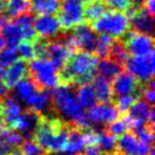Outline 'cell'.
<instances>
[{
	"label": "cell",
	"instance_id": "cell-1",
	"mask_svg": "<svg viewBox=\"0 0 155 155\" xmlns=\"http://www.w3.org/2000/svg\"><path fill=\"white\" fill-rule=\"evenodd\" d=\"M76 85L60 84L51 92L52 108L60 120L79 129L92 128L87 113L76 95Z\"/></svg>",
	"mask_w": 155,
	"mask_h": 155
},
{
	"label": "cell",
	"instance_id": "cell-2",
	"mask_svg": "<svg viewBox=\"0 0 155 155\" xmlns=\"http://www.w3.org/2000/svg\"><path fill=\"white\" fill-rule=\"evenodd\" d=\"M70 125L60 120L56 114L42 116V120L33 136L47 152H62L68 143Z\"/></svg>",
	"mask_w": 155,
	"mask_h": 155
},
{
	"label": "cell",
	"instance_id": "cell-3",
	"mask_svg": "<svg viewBox=\"0 0 155 155\" xmlns=\"http://www.w3.org/2000/svg\"><path fill=\"white\" fill-rule=\"evenodd\" d=\"M97 61L99 58L92 52H74L65 67L60 69L61 84H74L77 86L92 82L95 76Z\"/></svg>",
	"mask_w": 155,
	"mask_h": 155
},
{
	"label": "cell",
	"instance_id": "cell-4",
	"mask_svg": "<svg viewBox=\"0 0 155 155\" xmlns=\"http://www.w3.org/2000/svg\"><path fill=\"white\" fill-rule=\"evenodd\" d=\"M91 27L96 33L109 35L114 40H121L129 32V18L125 13L110 10L92 23Z\"/></svg>",
	"mask_w": 155,
	"mask_h": 155
},
{
	"label": "cell",
	"instance_id": "cell-5",
	"mask_svg": "<svg viewBox=\"0 0 155 155\" xmlns=\"http://www.w3.org/2000/svg\"><path fill=\"white\" fill-rule=\"evenodd\" d=\"M30 78L41 90H53L61 84L58 68L49 59H32L28 64Z\"/></svg>",
	"mask_w": 155,
	"mask_h": 155
},
{
	"label": "cell",
	"instance_id": "cell-6",
	"mask_svg": "<svg viewBox=\"0 0 155 155\" xmlns=\"http://www.w3.org/2000/svg\"><path fill=\"white\" fill-rule=\"evenodd\" d=\"M124 65L140 84H147L154 76V51L146 56H129Z\"/></svg>",
	"mask_w": 155,
	"mask_h": 155
},
{
	"label": "cell",
	"instance_id": "cell-7",
	"mask_svg": "<svg viewBox=\"0 0 155 155\" xmlns=\"http://www.w3.org/2000/svg\"><path fill=\"white\" fill-rule=\"evenodd\" d=\"M59 22L62 32H67L84 22V5L81 0H64L60 5Z\"/></svg>",
	"mask_w": 155,
	"mask_h": 155
},
{
	"label": "cell",
	"instance_id": "cell-8",
	"mask_svg": "<svg viewBox=\"0 0 155 155\" xmlns=\"http://www.w3.org/2000/svg\"><path fill=\"white\" fill-rule=\"evenodd\" d=\"M128 119L130 129H137L145 125L154 127V109L153 105L147 103L145 100H136L128 110Z\"/></svg>",
	"mask_w": 155,
	"mask_h": 155
},
{
	"label": "cell",
	"instance_id": "cell-9",
	"mask_svg": "<svg viewBox=\"0 0 155 155\" xmlns=\"http://www.w3.org/2000/svg\"><path fill=\"white\" fill-rule=\"evenodd\" d=\"M152 144L142 142L134 133H126L117 139V155H147Z\"/></svg>",
	"mask_w": 155,
	"mask_h": 155
},
{
	"label": "cell",
	"instance_id": "cell-10",
	"mask_svg": "<svg viewBox=\"0 0 155 155\" xmlns=\"http://www.w3.org/2000/svg\"><path fill=\"white\" fill-rule=\"evenodd\" d=\"M121 40L124 41L128 53L131 56H146L154 51L152 35L138 32H128Z\"/></svg>",
	"mask_w": 155,
	"mask_h": 155
},
{
	"label": "cell",
	"instance_id": "cell-11",
	"mask_svg": "<svg viewBox=\"0 0 155 155\" xmlns=\"http://www.w3.org/2000/svg\"><path fill=\"white\" fill-rule=\"evenodd\" d=\"M120 112L116 107V104L112 102L95 104L93 108L90 109L87 113V118L90 120L91 125L103 126L109 125L112 121L119 118Z\"/></svg>",
	"mask_w": 155,
	"mask_h": 155
},
{
	"label": "cell",
	"instance_id": "cell-12",
	"mask_svg": "<svg viewBox=\"0 0 155 155\" xmlns=\"http://www.w3.org/2000/svg\"><path fill=\"white\" fill-rule=\"evenodd\" d=\"M143 85H145V84H140L128 71H121L118 76L113 78L112 91H113V94L117 96H122V95L139 96Z\"/></svg>",
	"mask_w": 155,
	"mask_h": 155
},
{
	"label": "cell",
	"instance_id": "cell-13",
	"mask_svg": "<svg viewBox=\"0 0 155 155\" xmlns=\"http://www.w3.org/2000/svg\"><path fill=\"white\" fill-rule=\"evenodd\" d=\"M34 30L36 35L44 39H56L62 33L59 18L56 15H39L34 18Z\"/></svg>",
	"mask_w": 155,
	"mask_h": 155
},
{
	"label": "cell",
	"instance_id": "cell-14",
	"mask_svg": "<svg viewBox=\"0 0 155 155\" xmlns=\"http://www.w3.org/2000/svg\"><path fill=\"white\" fill-rule=\"evenodd\" d=\"M74 50L67 47L58 36L49 41L47 51V59L51 61L58 69H62L74 54Z\"/></svg>",
	"mask_w": 155,
	"mask_h": 155
},
{
	"label": "cell",
	"instance_id": "cell-15",
	"mask_svg": "<svg viewBox=\"0 0 155 155\" xmlns=\"http://www.w3.org/2000/svg\"><path fill=\"white\" fill-rule=\"evenodd\" d=\"M41 120H42V116L40 113L27 109L23 111V113L14 124L12 129L21 133L24 136V138L28 137L30 139H32Z\"/></svg>",
	"mask_w": 155,
	"mask_h": 155
},
{
	"label": "cell",
	"instance_id": "cell-16",
	"mask_svg": "<svg viewBox=\"0 0 155 155\" xmlns=\"http://www.w3.org/2000/svg\"><path fill=\"white\" fill-rule=\"evenodd\" d=\"M24 108L23 104L18 101L14 94H7L2 97V113L1 117L5 121L6 127L9 129L13 128L14 124L16 122L19 116L23 113Z\"/></svg>",
	"mask_w": 155,
	"mask_h": 155
},
{
	"label": "cell",
	"instance_id": "cell-17",
	"mask_svg": "<svg viewBox=\"0 0 155 155\" xmlns=\"http://www.w3.org/2000/svg\"><path fill=\"white\" fill-rule=\"evenodd\" d=\"M28 76V64L23 59L16 60L7 68H5L2 81L7 88H12L17 84L21 79Z\"/></svg>",
	"mask_w": 155,
	"mask_h": 155
},
{
	"label": "cell",
	"instance_id": "cell-18",
	"mask_svg": "<svg viewBox=\"0 0 155 155\" xmlns=\"http://www.w3.org/2000/svg\"><path fill=\"white\" fill-rule=\"evenodd\" d=\"M87 147L86 137L84 129H79L77 127L70 126L68 134V143L65 151L68 154L82 155Z\"/></svg>",
	"mask_w": 155,
	"mask_h": 155
},
{
	"label": "cell",
	"instance_id": "cell-19",
	"mask_svg": "<svg viewBox=\"0 0 155 155\" xmlns=\"http://www.w3.org/2000/svg\"><path fill=\"white\" fill-rule=\"evenodd\" d=\"M92 87L95 92L96 99L101 103L111 102L114 99V94L112 91V84L109 79L101 77L100 75H95L92 79Z\"/></svg>",
	"mask_w": 155,
	"mask_h": 155
},
{
	"label": "cell",
	"instance_id": "cell-20",
	"mask_svg": "<svg viewBox=\"0 0 155 155\" xmlns=\"http://www.w3.org/2000/svg\"><path fill=\"white\" fill-rule=\"evenodd\" d=\"M122 69L124 65L110 57L101 58V60H99L96 64V71L99 73V75L109 81L118 76L122 71Z\"/></svg>",
	"mask_w": 155,
	"mask_h": 155
},
{
	"label": "cell",
	"instance_id": "cell-21",
	"mask_svg": "<svg viewBox=\"0 0 155 155\" xmlns=\"http://www.w3.org/2000/svg\"><path fill=\"white\" fill-rule=\"evenodd\" d=\"M14 21L22 32L23 40L33 42L38 38L36 32L34 30V15L32 13L27 12V13L22 14V15L14 18Z\"/></svg>",
	"mask_w": 155,
	"mask_h": 155
},
{
	"label": "cell",
	"instance_id": "cell-22",
	"mask_svg": "<svg viewBox=\"0 0 155 155\" xmlns=\"http://www.w3.org/2000/svg\"><path fill=\"white\" fill-rule=\"evenodd\" d=\"M14 87H15L14 95L22 104H26V102L31 99V96L39 90L36 84L31 78H28V76L21 79Z\"/></svg>",
	"mask_w": 155,
	"mask_h": 155
},
{
	"label": "cell",
	"instance_id": "cell-23",
	"mask_svg": "<svg viewBox=\"0 0 155 155\" xmlns=\"http://www.w3.org/2000/svg\"><path fill=\"white\" fill-rule=\"evenodd\" d=\"M0 33L9 48L15 49L18 45V43L23 41L22 32L17 24L15 23V21H8L0 30Z\"/></svg>",
	"mask_w": 155,
	"mask_h": 155
},
{
	"label": "cell",
	"instance_id": "cell-24",
	"mask_svg": "<svg viewBox=\"0 0 155 155\" xmlns=\"http://www.w3.org/2000/svg\"><path fill=\"white\" fill-rule=\"evenodd\" d=\"M31 9L39 15H54L59 13L60 0H30Z\"/></svg>",
	"mask_w": 155,
	"mask_h": 155
},
{
	"label": "cell",
	"instance_id": "cell-25",
	"mask_svg": "<svg viewBox=\"0 0 155 155\" xmlns=\"http://www.w3.org/2000/svg\"><path fill=\"white\" fill-rule=\"evenodd\" d=\"M77 91H76V95L79 101V103L84 109H91L93 108L95 104L97 103V99L93 87L90 83H85V84H81L77 85Z\"/></svg>",
	"mask_w": 155,
	"mask_h": 155
},
{
	"label": "cell",
	"instance_id": "cell-26",
	"mask_svg": "<svg viewBox=\"0 0 155 155\" xmlns=\"http://www.w3.org/2000/svg\"><path fill=\"white\" fill-rule=\"evenodd\" d=\"M107 12V6L103 0H92L88 2L86 8H84V19H86L88 24H92L97 18H100Z\"/></svg>",
	"mask_w": 155,
	"mask_h": 155
},
{
	"label": "cell",
	"instance_id": "cell-27",
	"mask_svg": "<svg viewBox=\"0 0 155 155\" xmlns=\"http://www.w3.org/2000/svg\"><path fill=\"white\" fill-rule=\"evenodd\" d=\"M117 139L118 137L111 135L107 130H101L97 138V146L104 155H112L117 152Z\"/></svg>",
	"mask_w": 155,
	"mask_h": 155
},
{
	"label": "cell",
	"instance_id": "cell-28",
	"mask_svg": "<svg viewBox=\"0 0 155 155\" xmlns=\"http://www.w3.org/2000/svg\"><path fill=\"white\" fill-rule=\"evenodd\" d=\"M31 10L30 0H7L6 15L8 17L15 18Z\"/></svg>",
	"mask_w": 155,
	"mask_h": 155
},
{
	"label": "cell",
	"instance_id": "cell-29",
	"mask_svg": "<svg viewBox=\"0 0 155 155\" xmlns=\"http://www.w3.org/2000/svg\"><path fill=\"white\" fill-rule=\"evenodd\" d=\"M19 155H47L48 152L43 147L36 143L34 139L23 140V143L18 146Z\"/></svg>",
	"mask_w": 155,
	"mask_h": 155
},
{
	"label": "cell",
	"instance_id": "cell-30",
	"mask_svg": "<svg viewBox=\"0 0 155 155\" xmlns=\"http://www.w3.org/2000/svg\"><path fill=\"white\" fill-rule=\"evenodd\" d=\"M113 41H114V39H112L111 36H109V35L101 34L100 36H97L96 45H95V49H94L95 56L101 57V58L109 57Z\"/></svg>",
	"mask_w": 155,
	"mask_h": 155
},
{
	"label": "cell",
	"instance_id": "cell-31",
	"mask_svg": "<svg viewBox=\"0 0 155 155\" xmlns=\"http://www.w3.org/2000/svg\"><path fill=\"white\" fill-rule=\"evenodd\" d=\"M109 57L112 58V59H114V60H117L118 62L122 64V65L125 64L126 60L129 57V53L127 51V48H126L122 40H114L113 41Z\"/></svg>",
	"mask_w": 155,
	"mask_h": 155
},
{
	"label": "cell",
	"instance_id": "cell-32",
	"mask_svg": "<svg viewBox=\"0 0 155 155\" xmlns=\"http://www.w3.org/2000/svg\"><path fill=\"white\" fill-rule=\"evenodd\" d=\"M129 129L130 127L128 119L126 117H124V118H118L114 121H112L111 124H109L108 128L105 130L113 136H116V137H120L121 135L126 134Z\"/></svg>",
	"mask_w": 155,
	"mask_h": 155
},
{
	"label": "cell",
	"instance_id": "cell-33",
	"mask_svg": "<svg viewBox=\"0 0 155 155\" xmlns=\"http://www.w3.org/2000/svg\"><path fill=\"white\" fill-rule=\"evenodd\" d=\"M24 139L25 138L22 134L14 129H9V128H6L2 133L0 134V140L7 143L13 147H18L23 143Z\"/></svg>",
	"mask_w": 155,
	"mask_h": 155
},
{
	"label": "cell",
	"instance_id": "cell-34",
	"mask_svg": "<svg viewBox=\"0 0 155 155\" xmlns=\"http://www.w3.org/2000/svg\"><path fill=\"white\" fill-rule=\"evenodd\" d=\"M15 50H16L17 57H19L23 60L28 61L35 58L34 47L31 41H26V40L21 41L17 47L15 48Z\"/></svg>",
	"mask_w": 155,
	"mask_h": 155
},
{
	"label": "cell",
	"instance_id": "cell-35",
	"mask_svg": "<svg viewBox=\"0 0 155 155\" xmlns=\"http://www.w3.org/2000/svg\"><path fill=\"white\" fill-rule=\"evenodd\" d=\"M17 60V53L14 48H4L0 50V68H7Z\"/></svg>",
	"mask_w": 155,
	"mask_h": 155
},
{
	"label": "cell",
	"instance_id": "cell-36",
	"mask_svg": "<svg viewBox=\"0 0 155 155\" xmlns=\"http://www.w3.org/2000/svg\"><path fill=\"white\" fill-rule=\"evenodd\" d=\"M103 1L107 6V8L125 14L135 2V0H103Z\"/></svg>",
	"mask_w": 155,
	"mask_h": 155
},
{
	"label": "cell",
	"instance_id": "cell-37",
	"mask_svg": "<svg viewBox=\"0 0 155 155\" xmlns=\"http://www.w3.org/2000/svg\"><path fill=\"white\" fill-rule=\"evenodd\" d=\"M138 99V96L136 95H122V96H118L117 100L114 101V104L118 108L119 112L125 113L129 110V108L131 107V104Z\"/></svg>",
	"mask_w": 155,
	"mask_h": 155
},
{
	"label": "cell",
	"instance_id": "cell-38",
	"mask_svg": "<svg viewBox=\"0 0 155 155\" xmlns=\"http://www.w3.org/2000/svg\"><path fill=\"white\" fill-rule=\"evenodd\" d=\"M7 94H8V88L5 85L4 81L0 78V99H2V97L6 96Z\"/></svg>",
	"mask_w": 155,
	"mask_h": 155
},
{
	"label": "cell",
	"instance_id": "cell-39",
	"mask_svg": "<svg viewBox=\"0 0 155 155\" xmlns=\"http://www.w3.org/2000/svg\"><path fill=\"white\" fill-rule=\"evenodd\" d=\"M8 16L6 15V14H0V30L2 28V26L6 24V23L8 22Z\"/></svg>",
	"mask_w": 155,
	"mask_h": 155
},
{
	"label": "cell",
	"instance_id": "cell-40",
	"mask_svg": "<svg viewBox=\"0 0 155 155\" xmlns=\"http://www.w3.org/2000/svg\"><path fill=\"white\" fill-rule=\"evenodd\" d=\"M6 129V125H5V121L2 119V117L0 116V134L2 133L4 130Z\"/></svg>",
	"mask_w": 155,
	"mask_h": 155
},
{
	"label": "cell",
	"instance_id": "cell-41",
	"mask_svg": "<svg viewBox=\"0 0 155 155\" xmlns=\"http://www.w3.org/2000/svg\"><path fill=\"white\" fill-rule=\"evenodd\" d=\"M5 47H6V42H5L4 38H2V35H1V33H0V50L4 49Z\"/></svg>",
	"mask_w": 155,
	"mask_h": 155
},
{
	"label": "cell",
	"instance_id": "cell-42",
	"mask_svg": "<svg viewBox=\"0 0 155 155\" xmlns=\"http://www.w3.org/2000/svg\"><path fill=\"white\" fill-rule=\"evenodd\" d=\"M2 113V99H0V116Z\"/></svg>",
	"mask_w": 155,
	"mask_h": 155
},
{
	"label": "cell",
	"instance_id": "cell-43",
	"mask_svg": "<svg viewBox=\"0 0 155 155\" xmlns=\"http://www.w3.org/2000/svg\"><path fill=\"white\" fill-rule=\"evenodd\" d=\"M81 1H82V2H86V4H88V2H91L92 0H81Z\"/></svg>",
	"mask_w": 155,
	"mask_h": 155
},
{
	"label": "cell",
	"instance_id": "cell-44",
	"mask_svg": "<svg viewBox=\"0 0 155 155\" xmlns=\"http://www.w3.org/2000/svg\"><path fill=\"white\" fill-rule=\"evenodd\" d=\"M13 155H19V153H18V147L16 148V151H15V153H14Z\"/></svg>",
	"mask_w": 155,
	"mask_h": 155
},
{
	"label": "cell",
	"instance_id": "cell-45",
	"mask_svg": "<svg viewBox=\"0 0 155 155\" xmlns=\"http://www.w3.org/2000/svg\"><path fill=\"white\" fill-rule=\"evenodd\" d=\"M147 155H154V152L151 151V152H150V153H148V154H147Z\"/></svg>",
	"mask_w": 155,
	"mask_h": 155
},
{
	"label": "cell",
	"instance_id": "cell-46",
	"mask_svg": "<svg viewBox=\"0 0 155 155\" xmlns=\"http://www.w3.org/2000/svg\"><path fill=\"white\" fill-rule=\"evenodd\" d=\"M53 155H73V154H53Z\"/></svg>",
	"mask_w": 155,
	"mask_h": 155
},
{
	"label": "cell",
	"instance_id": "cell-47",
	"mask_svg": "<svg viewBox=\"0 0 155 155\" xmlns=\"http://www.w3.org/2000/svg\"><path fill=\"white\" fill-rule=\"evenodd\" d=\"M112 155H117V154H112Z\"/></svg>",
	"mask_w": 155,
	"mask_h": 155
},
{
	"label": "cell",
	"instance_id": "cell-48",
	"mask_svg": "<svg viewBox=\"0 0 155 155\" xmlns=\"http://www.w3.org/2000/svg\"><path fill=\"white\" fill-rule=\"evenodd\" d=\"M5 1H7V0H5Z\"/></svg>",
	"mask_w": 155,
	"mask_h": 155
}]
</instances>
